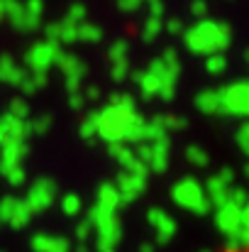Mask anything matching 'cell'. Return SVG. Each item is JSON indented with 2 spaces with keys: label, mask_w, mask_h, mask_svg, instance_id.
I'll list each match as a JSON object with an SVG mask.
<instances>
[{
  "label": "cell",
  "mask_w": 249,
  "mask_h": 252,
  "mask_svg": "<svg viewBox=\"0 0 249 252\" xmlns=\"http://www.w3.org/2000/svg\"><path fill=\"white\" fill-rule=\"evenodd\" d=\"M222 252H249V238L242 243V245H232V248H225Z\"/></svg>",
  "instance_id": "1"
}]
</instances>
